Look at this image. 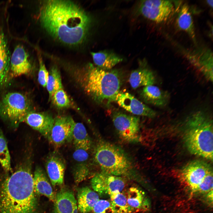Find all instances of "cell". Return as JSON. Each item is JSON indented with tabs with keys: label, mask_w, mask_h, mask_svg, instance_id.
Masks as SVG:
<instances>
[{
	"label": "cell",
	"mask_w": 213,
	"mask_h": 213,
	"mask_svg": "<svg viewBox=\"0 0 213 213\" xmlns=\"http://www.w3.org/2000/svg\"><path fill=\"white\" fill-rule=\"evenodd\" d=\"M43 26L54 38L70 45L83 42L88 31L91 19L80 7L71 1H45L41 9Z\"/></svg>",
	"instance_id": "1"
},
{
	"label": "cell",
	"mask_w": 213,
	"mask_h": 213,
	"mask_svg": "<svg viewBox=\"0 0 213 213\" xmlns=\"http://www.w3.org/2000/svg\"><path fill=\"white\" fill-rule=\"evenodd\" d=\"M31 168L28 159L4 180L0 190V213H36Z\"/></svg>",
	"instance_id": "2"
},
{
	"label": "cell",
	"mask_w": 213,
	"mask_h": 213,
	"mask_svg": "<svg viewBox=\"0 0 213 213\" xmlns=\"http://www.w3.org/2000/svg\"><path fill=\"white\" fill-rule=\"evenodd\" d=\"M73 74L83 91L96 103L109 104L115 101L122 83L117 70H104L90 63Z\"/></svg>",
	"instance_id": "3"
},
{
	"label": "cell",
	"mask_w": 213,
	"mask_h": 213,
	"mask_svg": "<svg viewBox=\"0 0 213 213\" xmlns=\"http://www.w3.org/2000/svg\"><path fill=\"white\" fill-rule=\"evenodd\" d=\"M188 120L183 139L192 154L213 160V125L210 119L201 113Z\"/></svg>",
	"instance_id": "4"
},
{
	"label": "cell",
	"mask_w": 213,
	"mask_h": 213,
	"mask_svg": "<svg viewBox=\"0 0 213 213\" xmlns=\"http://www.w3.org/2000/svg\"><path fill=\"white\" fill-rule=\"evenodd\" d=\"M94 158L102 172L112 175H126L133 168L130 160L123 150L103 140L99 141L96 145Z\"/></svg>",
	"instance_id": "5"
},
{
	"label": "cell",
	"mask_w": 213,
	"mask_h": 213,
	"mask_svg": "<svg viewBox=\"0 0 213 213\" xmlns=\"http://www.w3.org/2000/svg\"><path fill=\"white\" fill-rule=\"evenodd\" d=\"M31 102L23 94L17 92L9 93L0 102V115L14 127L24 122L32 111Z\"/></svg>",
	"instance_id": "6"
},
{
	"label": "cell",
	"mask_w": 213,
	"mask_h": 213,
	"mask_svg": "<svg viewBox=\"0 0 213 213\" xmlns=\"http://www.w3.org/2000/svg\"><path fill=\"white\" fill-rule=\"evenodd\" d=\"M112 119L117 131L123 140L132 143L141 141L140 121L138 117L117 111L113 114Z\"/></svg>",
	"instance_id": "7"
},
{
	"label": "cell",
	"mask_w": 213,
	"mask_h": 213,
	"mask_svg": "<svg viewBox=\"0 0 213 213\" xmlns=\"http://www.w3.org/2000/svg\"><path fill=\"white\" fill-rule=\"evenodd\" d=\"M138 10L146 18L160 23L169 19L174 13L175 7L170 0H143L140 3Z\"/></svg>",
	"instance_id": "8"
},
{
	"label": "cell",
	"mask_w": 213,
	"mask_h": 213,
	"mask_svg": "<svg viewBox=\"0 0 213 213\" xmlns=\"http://www.w3.org/2000/svg\"><path fill=\"white\" fill-rule=\"evenodd\" d=\"M94 191L99 195L110 197L122 192L125 182L120 176L102 172L96 174L91 180Z\"/></svg>",
	"instance_id": "9"
},
{
	"label": "cell",
	"mask_w": 213,
	"mask_h": 213,
	"mask_svg": "<svg viewBox=\"0 0 213 213\" xmlns=\"http://www.w3.org/2000/svg\"><path fill=\"white\" fill-rule=\"evenodd\" d=\"M212 171L210 165L201 160H195L183 167L180 170L181 179L192 190L196 191L205 176Z\"/></svg>",
	"instance_id": "10"
},
{
	"label": "cell",
	"mask_w": 213,
	"mask_h": 213,
	"mask_svg": "<svg viewBox=\"0 0 213 213\" xmlns=\"http://www.w3.org/2000/svg\"><path fill=\"white\" fill-rule=\"evenodd\" d=\"M75 122L69 116H58L54 122L47 138L55 147H59L72 140Z\"/></svg>",
	"instance_id": "11"
},
{
	"label": "cell",
	"mask_w": 213,
	"mask_h": 213,
	"mask_svg": "<svg viewBox=\"0 0 213 213\" xmlns=\"http://www.w3.org/2000/svg\"><path fill=\"white\" fill-rule=\"evenodd\" d=\"M115 101L119 106L131 113L137 115L153 118L156 112L128 92H119Z\"/></svg>",
	"instance_id": "12"
},
{
	"label": "cell",
	"mask_w": 213,
	"mask_h": 213,
	"mask_svg": "<svg viewBox=\"0 0 213 213\" xmlns=\"http://www.w3.org/2000/svg\"><path fill=\"white\" fill-rule=\"evenodd\" d=\"M32 69L29 55L22 46L18 45L14 49L10 57V75L15 77L27 75Z\"/></svg>",
	"instance_id": "13"
},
{
	"label": "cell",
	"mask_w": 213,
	"mask_h": 213,
	"mask_svg": "<svg viewBox=\"0 0 213 213\" xmlns=\"http://www.w3.org/2000/svg\"><path fill=\"white\" fill-rule=\"evenodd\" d=\"M186 55L191 63L212 81L213 57L211 50L206 48H198L188 52Z\"/></svg>",
	"instance_id": "14"
},
{
	"label": "cell",
	"mask_w": 213,
	"mask_h": 213,
	"mask_svg": "<svg viewBox=\"0 0 213 213\" xmlns=\"http://www.w3.org/2000/svg\"><path fill=\"white\" fill-rule=\"evenodd\" d=\"M46 168L51 183L54 186L63 184L66 163L61 155L55 152L50 154L46 159Z\"/></svg>",
	"instance_id": "15"
},
{
	"label": "cell",
	"mask_w": 213,
	"mask_h": 213,
	"mask_svg": "<svg viewBox=\"0 0 213 213\" xmlns=\"http://www.w3.org/2000/svg\"><path fill=\"white\" fill-rule=\"evenodd\" d=\"M54 119L51 114L47 113L31 111L27 115L24 122L47 138L53 126Z\"/></svg>",
	"instance_id": "16"
},
{
	"label": "cell",
	"mask_w": 213,
	"mask_h": 213,
	"mask_svg": "<svg viewBox=\"0 0 213 213\" xmlns=\"http://www.w3.org/2000/svg\"><path fill=\"white\" fill-rule=\"evenodd\" d=\"M53 213H78L77 201L71 191L62 188L55 195Z\"/></svg>",
	"instance_id": "17"
},
{
	"label": "cell",
	"mask_w": 213,
	"mask_h": 213,
	"mask_svg": "<svg viewBox=\"0 0 213 213\" xmlns=\"http://www.w3.org/2000/svg\"><path fill=\"white\" fill-rule=\"evenodd\" d=\"M140 96L146 104L160 107L168 104L170 97L168 92L153 85L144 87L140 91Z\"/></svg>",
	"instance_id": "18"
},
{
	"label": "cell",
	"mask_w": 213,
	"mask_h": 213,
	"mask_svg": "<svg viewBox=\"0 0 213 213\" xmlns=\"http://www.w3.org/2000/svg\"><path fill=\"white\" fill-rule=\"evenodd\" d=\"M88 151L75 148L73 154L74 161L72 173L74 181L78 184L85 180L89 173L87 162L89 158Z\"/></svg>",
	"instance_id": "19"
},
{
	"label": "cell",
	"mask_w": 213,
	"mask_h": 213,
	"mask_svg": "<svg viewBox=\"0 0 213 213\" xmlns=\"http://www.w3.org/2000/svg\"><path fill=\"white\" fill-rule=\"evenodd\" d=\"M131 87L135 89L141 86L153 85L155 78L153 72L144 61H140L137 69L133 70L129 80Z\"/></svg>",
	"instance_id": "20"
},
{
	"label": "cell",
	"mask_w": 213,
	"mask_h": 213,
	"mask_svg": "<svg viewBox=\"0 0 213 213\" xmlns=\"http://www.w3.org/2000/svg\"><path fill=\"white\" fill-rule=\"evenodd\" d=\"M33 179L35 193L43 195L50 201L54 202L55 195L44 171L40 167H36Z\"/></svg>",
	"instance_id": "21"
},
{
	"label": "cell",
	"mask_w": 213,
	"mask_h": 213,
	"mask_svg": "<svg viewBox=\"0 0 213 213\" xmlns=\"http://www.w3.org/2000/svg\"><path fill=\"white\" fill-rule=\"evenodd\" d=\"M125 195L128 203L133 212H145L149 209V199L144 192L139 187L130 188Z\"/></svg>",
	"instance_id": "22"
},
{
	"label": "cell",
	"mask_w": 213,
	"mask_h": 213,
	"mask_svg": "<svg viewBox=\"0 0 213 213\" xmlns=\"http://www.w3.org/2000/svg\"><path fill=\"white\" fill-rule=\"evenodd\" d=\"M77 198L78 209L82 213H88L93 210L99 199V195L87 187L78 189Z\"/></svg>",
	"instance_id": "23"
},
{
	"label": "cell",
	"mask_w": 213,
	"mask_h": 213,
	"mask_svg": "<svg viewBox=\"0 0 213 213\" xmlns=\"http://www.w3.org/2000/svg\"><path fill=\"white\" fill-rule=\"evenodd\" d=\"M91 54L95 66L105 70H111L123 60L120 56L108 50L91 52Z\"/></svg>",
	"instance_id": "24"
},
{
	"label": "cell",
	"mask_w": 213,
	"mask_h": 213,
	"mask_svg": "<svg viewBox=\"0 0 213 213\" xmlns=\"http://www.w3.org/2000/svg\"><path fill=\"white\" fill-rule=\"evenodd\" d=\"M178 28L186 32L195 43L196 37L192 14L188 5L186 3L181 7L176 20Z\"/></svg>",
	"instance_id": "25"
},
{
	"label": "cell",
	"mask_w": 213,
	"mask_h": 213,
	"mask_svg": "<svg viewBox=\"0 0 213 213\" xmlns=\"http://www.w3.org/2000/svg\"><path fill=\"white\" fill-rule=\"evenodd\" d=\"M72 140L75 148L88 151L92 146V140L85 127L81 122H75L73 132Z\"/></svg>",
	"instance_id": "26"
},
{
	"label": "cell",
	"mask_w": 213,
	"mask_h": 213,
	"mask_svg": "<svg viewBox=\"0 0 213 213\" xmlns=\"http://www.w3.org/2000/svg\"><path fill=\"white\" fill-rule=\"evenodd\" d=\"M49 95L50 101L54 93L63 88L61 74L56 66H53L49 72L46 87Z\"/></svg>",
	"instance_id": "27"
},
{
	"label": "cell",
	"mask_w": 213,
	"mask_h": 213,
	"mask_svg": "<svg viewBox=\"0 0 213 213\" xmlns=\"http://www.w3.org/2000/svg\"><path fill=\"white\" fill-rule=\"evenodd\" d=\"M110 201L117 213H133L129 205L125 194L121 192L110 197Z\"/></svg>",
	"instance_id": "28"
},
{
	"label": "cell",
	"mask_w": 213,
	"mask_h": 213,
	"mask_svg": "<svg viewBox=\"0 0 213 213\" xmlns=\"http://www.w3.org/2000/svg\"><path fill=\"white\" fill-rule=\"evenodd\" d=\"M0 164L7 172H12L10 156L7 142L1 130L0 129Z\"/></svg>",
	"instance_id": "29"
},
{
	"label": "cell",
	"mask_w": 213,
	"mask_h": 213,
	"mask_svg": "<svg viewBox=\"0 0 213 213\" xmlns=\"http://www.w3.org/2000/svg\"><path fill=\"white\" fill-rule=\"evenodd\" d=\"M10 57L6 42L0 46V83L4 80L9 71Z\"/></svg>",
	"instance_id": "30"
},
{
	"label": "cell",
	"mask_w": 213,
	"mask_h": 213,
	"mask_svg": "<svg viewBox=\"0 0 213 213\" xmlns=\"http://www.w3.org/2000/svg\"><path fill=\"white\" fill-rule=\"evenodd\" d=\"M50 101L54 106L59 108L69 107L72 105L71 101L63 88L55 92Z\"/></svg>",
	"instance_id": "31"
},
{
	"label": "cell",
	"mask_w": 213,
	"mask_h": 213,
	"mask_svg": "<svg viewBox=\"0 0 213 213\" xmlns=\"http://www.w3.org/2000/svg\"><path fill=\"white\" fill-rule=\"evenodd\" d=\"M93 210L94 213H117L110 201L99 199Z\"/></svg>",
	"instance_id": "32"
},
{
	"label": "cell",
	"mask_w": 213,
	"mask_h": 213,
	"mask_svg": "<svg viewBox=\"0 0 213 213\" xmlns=\"http://www.w3.org/2000/svg\"><path fill=\"white\" fill-rule=\"evenodd\" d=\"M213 171L205 176L199 185L197 191L202 193H208L213 189Z\"/></svg>",
	"instance_id": "33"
},
{
	"label": "cell",
	"mask_w": 213,
	"mask_h": 213,
	"mask_svg": "<svg viewBox=\"0 0 213 213\" xmlns=\"http://www.w3.org/2000/svg\"><path fill=\"white\" fill-rule=\"evenodd\" d=\"M39 69L38 74V81L39 83L43 87H46L48 80L49 72L40 57L39 58Z\"/></svg>",
	"instance_id": "34"
},
{
	"label": "cell",
	"mask_w": 213,
	"mask_h": 213,
	"mask_svg": "<svg viewBox=\"0 0 213 213\" xmlns=\"http://www.w3.org/2000/svg\"><path fill=\"white\" fill-rule=\"evenodd\" d=\"M6 42L4 35L0 32V46Z\"/></svg>",
	"instance_id": "35"
},
{
	"label": "cell",
	"mask_w": 213,
	"mask_h": 213,
	"mask_svg": "<svg viewBox=\"0 0 213 213\" xmlns=\"http://www.w3.org/2000/svg\"><path fill=\"white\" fill-rule=\"evenodd\" d=\"M206 3L211 7L212 8L213 4V0H207L206 1Z\"/></svg>",
	"instance_id": "36"
}]
</instances>
